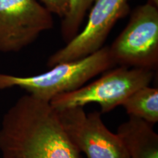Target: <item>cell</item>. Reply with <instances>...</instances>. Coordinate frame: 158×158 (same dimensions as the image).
<instances>
[{"mask_svg":"<svg viewBox=\"0 0 158 158\" xmlns=\"http://www.w3.org/2000/svg\"><path fill=\"white\" fill-rule=\"evenodd\" d=\"M0 152L2 158H84L50 102L29 94L4 114Z\"/></svg>","mask_w":158,"mask_h":158,"instance_id":"cell-1","label":"cell"},{"mask_svg":"<svg viewBox=\"0 0 158 158\" xmlns=\"http://www.w3.org/2000/svg\"><path fill=\"white\" fill-rule=\"evenodd\" d=\"M108 47L71 62L59 63L48 72L31 76H16L0 73V89L19 87L46 102L73 92L99 74L115 66Z\"/></svg>","mask_w":158,"mask_h":158,"instance_id":"cell-2","label":"cell"},{"mask_svg":"<svg viewBox=\"0 0 158 158\" xmlns=\"http://www.w3.org/2000/svg\"><path fill=\"white\" fill-rule=\"evenodd\" d=\"M153 77V70L119 66L106 71L98 80L86 86L55 97L49 102L56 110L84 108L96 102L100 106V113H108L122 106L136 90L149 86Z\"/></svg>","mask_w":158,"mask_h":158,"instance_id":"cell-3","label":"cell"},{"mask_svg":"<svg viewBox=\"0 0 158 158\" xmlns=\"http://www.w3.org/2000/svg\"><path fill=\"white\" fill-rule=\"evenodd\" d=\"M115 64L152 70L158 63V9L151 2L138 6L127 25L108 47Z\"/></svg>","mask_w":158,"mask_h":158,"instance_id":"cell-4","label":"cell"},{"mask_svg":"<svg viewBox=\"0 0 158 158\" xmlns=\"http://www.w3.org/2000/svg\"><path fill=\"white\" fill-rule=\"evenodd\" d=\"M56 111L67 134L86 158H129L121 138L106 127L100 111L86 114L82 107Z\"/></svg>","mask_w":158,"mask_h":158,"instance_id":"cell-5","label":"cell"},{"mask_svg":"<svg viewBox=\"0 0 158 158\" xmlns=\"http://www.w3.org/2000/svg\"><path fill=\"white\" fill-rule=\"evenodd\" d=\"M53 25L52 13L37 0H0V51L21 50Z\"/></svg>","mask_w":158,"mask_h":158,"instance_id":"cell-6","label":"cell"},{"mask_svg":"<svg viewBox=\"0 0 158 158\" xmlns=\"http://www.w3.org/2000/svg\"><path fill=\"white\" fill-rule=\"evenodd\" d=\"M84 29L49 57L47 66L80 59L96 52L119 19L129 13L128 0H95Z\"/></svg>","mask_w":158,"mask_h":158,"instance_id":"cell-7","label":"cell"},{"mask_svg":"<svg viewBox=\"0 0 158 158\" xmlns=\"http://www.w3.org/2000/svg\"><path fill=\"white\" fill-rule=\"evenodd\" d=\"M116 133L123 141L129 158H158V134L152 124L129 116L118 126Z\"/></svg>","mask_w":158,"mask_h":158,"instance_id":"cell-8","label":"cell"},{"mask_svg":"<svg viewBox=\"0 0 158 158\" xmlns=\"http://www.w3.org/2000/svg\"><path fill=\"white\" fill-rule=\"evenodd\" d=\"M129 116L155 124L158 122V89L143 86L130 94L122 104Z\"/></svg>","mask_w":158,"mask_h":158,"instance_id":"cell-9","label":"cell"},{"mask_svg":"<svg viewBox=\"0 0 158 158\" xmlns=\"http://www.w3.org/2000/svg\"><path fill=\"white\" fill-rule=\"evenodd\" d=\"M95 0H69V11L62 20L61 31L66 41L71 40L79 32L85 15Z\"/></svg>","mask_w":158,"mask_h":158,"instance_id":"cell-10","label":"cell"},{"mask_svg":"<svg viewBox=\"0 0 158 158\" xmlns=\"http://www.w3.org/2000/svg\"><path fill=\"white\" fill-rule=\"evenodd\" d=\"M51 13L63 19L69 11V0H40Z\"/></svg>","mask_w":158,"mask_h":158,"instance_id":"cell-11","label":"cell"},{"mask_svg":"<svg viewBox=\"0 0 158 158\" xmlns=\"http://www.w3.org/2000/svg\"><path fill=\"white\" fill-rule=\"evenodd\" d=\"M149 2L152 3L156 6L158 5V0H149Z\"/></svg>","mask_w":158,"mask_h":158,"instance_id":"cell-12","label":"cell"}]
</instances>
